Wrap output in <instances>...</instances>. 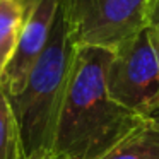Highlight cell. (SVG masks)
I'll list each match as a JSON object with an SVG mask.
<instances>
[{
    "mask_svg": "<svg viewBox=\"0 0 159 159\" xmlns=\"http://www.w3.org/2000/svg\"><path fill=\"white\" fill-rule=\"evenodd\" d=\"M111 57L110 50H75L57 127L53 159H98L145 121L108 93L106 74Z\"/></svg>",
    "mask_w": 159,
    "mask_h": 159,
    "instance_id": "obj_1",
    "label": "cell"
},
{
    "mask_svg": "<svg viewBox=\"0 0 159 159\" xmlns=\"http://www.w3.org/2000/svg\"><path fill=\"white\" fill-rule=\"evenodd\" d=\"M75 50L67 33L60 2L48 45L33 67L26 87L17 96H7L17 118L26 159H53L57 127Z\"/></svg>",
    "mask_w": 159,
    "mask_h": 159,
    "instance_id": "obj_2",
    "label": "cell"
},
{
    "mask_svg": "<svg viewBox=\"0 0 159 159\" xmlns=\"http://www.w3.org/2000/svg\"><path fill=\"white\" fill-rule=\"evenodd\" d=\"M157 0H62L67 33L75 48L118 46L144 31Z\"/></svg>",
    "mask_w": 159,
    "mask_h": 159,
    "instance_id": "obj_3",
    "label": "cell"
},
{
    "mask_svg": "<svg viewBox=\"0 0 159 159\" xmlns=\"http://www.w3.org/2000/svg\"><path fill=\"white\" fill-rule=\"evenodd\" d=\"M106 86L116 103L144 120L159 111V48L151 26L113 52Z\"/></svg>",
    "mask_w": 159,
    "mask_h": 159,
    "instance_id": "obj_4",
    "label": "cell"
},
{
    "mask_svg": "<svg viewBox=\"0 0 159 159\" xmlns=\"http://www.w3.org/2000/svg\"><path fill=\"white\" fill-rule=\"evenodd\" d=\"M62 0H28V14L11 63L0 77V87L9 98L26 87L33 67L48 45Z\"/></svg>",
    "mask_w": 159,
    "mask_h": 159,
    "instance_id": "obj_5",
    "label": "cell"
},
{
    "mask_svg": "<svg viewBox=\"0 0 159 159\" xmlns=\"http://www.w3.org/2000/svg\"><path fill=\"white\" fill-rule=\"evenodd\" d=\"M28 14V0H0V77L17 48Z\"/></svg>",
    "mask_w": 159,
    "mask_h": 159,
    "instance_id": "obj_6",
    "label": "cell"
},
{
    "mask_svg": "<svg viewBox=\"0 0 159 159\" xmlns=\"http://www.w3.org/2000/svg\"><path fill=\"white\" fill-rule=\"evenodd\" d=\"M98 159H159V128L145 120L130 137Z\"/></svg>",
    "mask_w": 159,
    "mask_h": 159,
    "instance_id": "obj_7",
    "label": "cell"
},
{
    "mask_svg": "<svg viewBox=\"0 0 159 159\" xmlns=\"http://www.w3.org/2000/svg\"><path fill=\"white\" fill-rule=\"evenodd\" d=\"M0 159H26L17 118L2 87H0Z\"/></svg>",
    "mask_w": 159,
    "mask_h": 159,
    "instance_id": "obj_8",
    "label": "cell"
},
{
    "mask_svg": "<svg viewBox=\"0 0 159 159\" xmlns=\"http://www.w3.org/2000/svg\"><path fill=\"white\" fill-rule=\"evenodd\" d=\"M149 26H151L152 31H154L156 41H157V48H159V0L154 5V12H152V19H151V24Z\"/></svg>",
    "mask_w": 159,
    "mask_h": 159,
    "instance_id": "obj_9",
    "label": "cell"
},
{
    "mask_svg": "<svg viewBox=\"0 0 159 159\" xmlns=\"http://www.w3.org/2000/svg\"><path fill=\"white\" fill-rule=\"evenodd\" d=\"M147 120H149V121H151V123H152V125H156V127H157V128H159V111H156V113H154V115H152V116H151V118H147Z\"/></svg>",
    "mask_w": 159,
    "mask_h": 159,
    "instance_id": "obj_10",
    "label": "cell"
}]
</instances>
